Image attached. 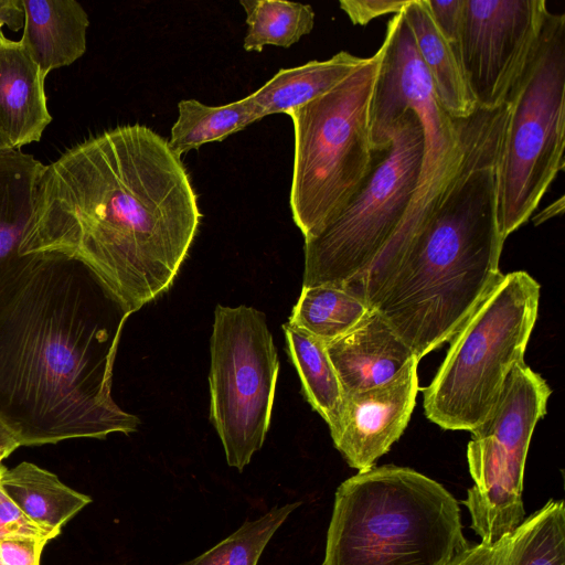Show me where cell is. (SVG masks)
Listing matches in <instances>:
<instances>
[{
    "label": "cell",
    "mask_w": 565,
    "mask_h": 565,
    "mask_svg": "<svg viewBox=\"0 0 565 565\" xmlns=\"http://www.w3.org/2000/svg\"><path fill=\"white\" fill-rule=\"evenodd\" d=\"M201 216L168 139L122 125L43 167L23 248L79 258L130 316L173 284Z\"/></svg>",
    "instance_id": "cell-1"
},
{
    "label": "cell",
    "mask_w": 565,
    "mask_h": 565,
    "mask_svg": "<svg viewBox=\"0 0 565 565\" xmlns=\"http://www.w3.org/2000/svg\"><path fill=\"white\" fill-rule=\"evenodd\" d=\"M128 316L79 258L32 256L0 296V424L20 447L137 429L111 397Z\"/></svg>",
    "instance_id": "cell-2"
},
{
    "label": "cell",
    "mask_w": 565,
    "mask_h": 565,
    "mask_svg": "<svg viewBox=\"0 0 565 565\" xmlns=\"http://www.w3.org/2000/svg\"><path fill=\"white\" fill-rule=\"evenodd\" d=\"M509 105L466 119L461 162L427 217L341 286L375 310L419 361L450 341L503 277L495 166Z\"/></svg>",
    "instance_id": "cell-3"
},
{
    "label": "cell",
    "mask_w": 565,
    "mask_h": 565,
    "mask_svg": "<svg viewBox=\"0 0 565 565\" xmlns=\"http://www.w3.org/2000/svg\"><path fill=\"white\" fill-rule=\"evenodd\" d=\"M468 547L459 502L443 484L384 465L338 487L322 565H448Z\"/></svg>",
    "instance_id": "cell-4"
},
{
    "label": "cell",
    "mask_w": 565,
    "mask_h": 565,
    "mask_svg": "<svg viewBox=\"0 0 565 565\" xmlns=\"http://www.w3.org/2000/svg\"><path fill=\"white\" fill-rule=\"evenodd\" d=\"M381 56L379 49L331 90L288 113L294 125L290 209L305 238L350 202L377 161L370 110Z\"/></svg>",
    "instance_id": "cell-5"
},
{
    "label": "cell",
    "mask_w": 565,
    "mask_h": 565,
    "mask_svg": "<svg viewBox=\"0 0 565 565\" xmlns=\"http://www.w3.org/2000/svg\"><path fill=\"white\" fill-rule=\"evenodd\" d=\"M540 284L526 271L503 275L482 298L451 344L435 377L422 388L427 419L446 430H473L494 407L504 381L535 326Z\"/></svg>",
    "instance_id": "cell-6"
},
{
    "label": "cell",
    "mask_w": 565,
    "mask_h": 565,
    "mask_svg": "<svg viewBox=\"0 0 565 565\" xmlns=\"http://www.w3.org/2000/svg\"><path fill=\"white\" fill-rule=\"evenodd\" d=\"M507 103L495 166L497 224L504 242L531 218L565 167V14L548 13Z\"/></svg>",
    "instance_id": "cell-7"
},
{
    "label": "cell",
    "mask_w": 565,
    "mask_h": 565,
    "mask_svg": "<svg viewBox=\"0 0 565 565\" xmlns=\"http://www.w3.org/2000/svg\"><path fill=\"white\" fill-rule=\"evenodd\" d=\"M425 138L408 111L391 131L369 178L323 227L305 238L302 287L343 286L361 276L394 235L419 185Z\"/></svg>",
    "instance_id": "cell-8"
},
{
    "label": "cell",
    "mask_w": 565,
    "mask_h": 565,
    "mask_svg": "<svg viewBox=\"0 0 565 565\" xmlns=\"http://www.w3.org/2000/svg\"><path fill=\"white\" fill-rule=\"evenodd\" d=\"M552 390L525 362L514 365L487 418L471 430L467 461L473 486L462 503L482 543H494L524 520L523 477L534 428Z\"/></svg>",
    "instance_id": "cell-9"
},
{
    "label": "cell",
    "mask_w": 565,
    "mask_h": 565,
    "mask_svg": "<svg viewBox=\"0 0 565 565\" xmlns=\"http://www.w3.org/2000/svg\"><path fill=\"white\" fill-rule=\"evenodd\" d=\"M210 349V419L228 466L243 471L266 438L279 372L265 315L217 305Z\"/></svg>",
    "instance_id": "cell-10"
},
{
    "label": "cell",
    "mask_w": 565,
    "mask_h": 565,
    "mask_svg": "<svg viewBox=\"0 0 565 565\" xmlns=\"http://www.w3.org/2000/svg\"><path fill=\"white\" fill-rule=\"evenodd\" d=\"M381 62L371 103V139L384 152L399 118L413 111L425 138V159L417 191H427L460 149V119L441 107L431 78L419 56L403 10L387 22Z\"/></svg>",
    "instance_id": "cell-11"
},
{
    "label": "cell",
    "mask_w": 565,
    "mask_h": 565,
    "mask_svg": "<svg viewBox=\"0 0 565 565\" xmlns=\"http://www.w3.org/2000/svg\"><path fill=\"white\" fill-rule=\"evenodd\" d=\"M545 0H463L457 44L478 108L504 105L539 45Z\"/></svg>",
    "instance_id": "cell-12"
},
{
    "label": "cell",
    "mask_w": 565,
    "mask_h": 565,
    "mask_svg": "<svg viewBox=\"0 0 565 565\" xmlns=\"http://www.w3.org/2000/svg\"><path fill=\"white\" fill-rule=\"evenodd\" d=\"M418 360L413 358L391 381L344 395L334 447L358 472L375 467L406 429L419 391Z\"/></svg>",
    "instance_id": "cell-13"
},
{
    "label": "cell",
    "mask_w": 565,
    "mask_h": 565,
    "mask_svg": "<svg viewBox=\"0 0 565 565\" xmlns=\"http://www.w3.org/2000/svg\"><path fill=\"white\" fill-rule=\"evenodd\" d=\"M326 344L344 395L391 381L415 358L409 347L373 309L351 331Z\"/></svg>",
    "instance_id": "cell-14"
},
{
    "label": "cell",
    "mask_w": 565,
    "mask_h": 565,
    "mask_svg": "<svg viewBox=\"0 0 565 565\" xmlns=\"http://www.w3.org/2000/svg\"><path fill=\"white\" fill-rule=\"evenodd\" d=\"M44 82L20 40L0 29V134L12 149L40 141L52 121Z\"/></svg>",
    "instance_id": "cell-15"
},
{
    "label": "cell",
    "mask_w": 565,
    "mask_h": 565,
    "mask_svg": "<svg viewBox=\"0 0 565 565\" xmlns=\"http://www.w3.org/2000/svg\"><path fill=\"white\" fill-rule=\"evenodd\" d=\"M43 167L21 149L0 152V296L34 255L23 245Z\"/></svg>",
    "instance_id": "cell-16"
},
{
    "label": "cell",
    "mask_w": 565,
    "mask_h": 565,
    "mask_svg": "<svg viewBox=\"0 0 565 565\" xmlns=\"http://www.w3.org/2000/svg\"><path fill=\"white\" fill-rule=\"evenodd\" d=\"M20 40L41 75L68 66L86 52L88 14L75 0H22Z\"/></svg>",
    "instance_id": "cell-17"
},
{
    "label": "cell",
    "mask_w": 565,
    "mask_h": 565,
    "mask_svg": "<svg viewBox=\"0 0 565 565\" xmlns=\"http://www.w3.org/2000/svg\"><path fill=\"white\" fill-rule=\"evenodd\" d=\"M403 13L441 107L454 119L469 117L478 107L468 87L458 50L438 29L428 0H411Z\"/></svg>",
    "instance_id": "cell-18"
},
{
    "label": "cell",
    "mask_w": 565,
    "mask_h": 565,
    "mask_svg": "<svg viewBox=\"0 0 565 565\" xmlns=\"http://www.w3.org/2000/svg\"><path fill=\"white\" fill-rule=\"evenodd\" d=\"M0 487L30 519L57 533L92 502L90 497L66 486L55 473L29 461L12 468L0 463Z\"/></svg>",
    "instance_id": "cell-19"
},
{
    "label": "cell",
    "mask_w": 565,
    "mask_h": 565,
    "mask_svg": "<svg viewBox=\"0 0 565 565\" xmlns=\"http://www.w3.org/2000/svg\"><path fill=\"white\" fill-rule=\"evenodd\" d=\"M364 58L341 51L324 61L281 68L250 97L262 117L287 114L331 90Z\"/></svg>",
    "instance_id": "cell-20"
},
{
    "label": "cell",
    "mask_w": 565,
    "mask_h": 565,
    "mask_svg": "<svg viewBox=\"0 0 565 565\" xmlns=\"http://www.w3.org/2000/svg\"><path fill=\"white\" fill-rule=\"evenodd\" d=\"M289 356L311 407L332 430L339 423L344 392L324 341L289 323L282 327Z\"/></svg>",
    "instance_id": "cell-21"
},
{
    "label": "cell",
    "mask_w": 565,
    "mask_h": 565,
    "mask_svg": "<svg viewBox=\"0 0 565 565\" xmlns=\"http://www.w3.org/2000/svg\"><path fill=\"white\" fill-rule=\"evenodd\" d=\"M178 111L168 140L169 148L178 157L202 145L222 141L263 118L250 95L221 106L182 99Z\"/></svg>",
    "instance_id": "cell-22"
},
{
    "label": "cell",
    "mask_w": 565,
    "mask_h": 565,
    "mask_svg": "<svg viewBox=\"0 0 565 565\" xmlns=\"http://www.w3.org/2000/svg\"><path fill=\"white\" fill-rule=\"evenodd\" d=\"M370 310L341 286L302 287L288 323L328 343L351 331Z\"/></svg>",
    "instance_id": "cell-23"
},
{
    "label": "cell",
    "mask_w": 565,
    "mask_h": 565,
    "mask_svg": "<svg viewBox=\"0 0 565 565\" xmlns=\"http://www.w3.org/2000/svg\"><path fill=\"white\" fill-rule=\"evenodd\" d=\"M246 14L247 32L243 47L262 52L266 45L290 47L315 25L311 6L282 0H241Z\"/></svg>",
    "instance_id": "cell-24"
},
{
    "label": "cell",
    "mask_w": 565,
    "mask_h": 565,
    "mask_svg": "<svg viewBox=\"0 0 565 565\" xmlns=\"http://www.w3.org/2000/svg\"><path fill=\"white\" fill-rule=\"evenodd\" d=\"M504 565H565V509L550 500L509 535Z\"/></svg>",
    "instance_id": "cell-25"
},
{
    "label": "cell",
    "mask_w": 565,
    "mask_h": 565,
    "mask_svg": "<svg viewBox=\"0 0 565 565\" xmlns=\"http://www.w3.org/2000/svg\"><path fill=\"white\" fill-rule=\"evenodd\" d=\"M300 502L274 507L260 518L244 522L230 536L178 565H257L266 545Z\"/></svg>",
    "instance_id": "cell-26"
},
{
    "label": "cell",
    "mask_w": 565,
    "mask_h": 565,
    "mask_svg": "<svg viewBox=\"0 0 565 565\" xmlns=\"http://www.w3.org/2000/svg\"><path fill=\"white\" fill-rule=\"evenodd\" d=\"M58 534L30 519L0 487V540L30 539L47 544Z\"/></svg>",
    "instance_id": "cell-27"
},
{
    "label": "cell",
    "mask_w": 565,
    "mask_h": 565,
    "mask_svg": "<svg viewBox=\"0 0 565 565\" xmlns=\"http://www.w3.org/2000/svg\"><path fill=\"white\" fill-rule=\"evenodd\" d=\"M409 1L411 0H341L339 4L353 24L365 25L377 17L401 12Z\"/></svg>",
    "instance_id": "cell-28"
},
{
    "label": "cell",
    "mask_w": 565,
    "mask_h": 565,
    "mask_svg": "<svg viewBox=\"0 0 565 565\" xmlns=\"http://www.w3.org/2000/svg\"><path fill=\"white\" fill-rule=\"evenodd\" d=\"M428 7L443 35L457 49L463 0H428Z\"/></svg>",
    "instance_id": "cell-29"
},
{
    "label": "cell",
    "mask_w": 565,
    "mask_h": 565,
    "mask_svg": "<svg viewBox=\"0 0 565 565\" xmlns=\"http://www.w3.org/2000/svg\"><path fill=\"white\" fill-rule=\"evenodd\" d=\"M45 545L30 539L0 540V565H40Z\"/></svg>",
    "instance_id": "cell-30"
},
{
    "label": "cell",
    "mask_w": 565,
    "mask_h": 565,
    "mask_svg": "<svg viewBox=\"0 0 565 565\" xmlns=\"http://www.w3.org/2000/svg\"><path fill=\"white\" fill-rule=\"evenodd\" d=\"M509 535L494 543L469 546L459 553L448 565H504Z\"/></svg>",
    "instance_id": "cell-31"
},
{
    "label": "cell",
    "mask_w": 565,
    "mask_h": 565,
    "mask_svg": "<svg viewBox=\"0 0 565 565\" xmlns=\"http://www.w3.org/2000/svg\"><path fill=\"white\" fill-rule=\"evenodd\" d=\"M3 25L13 32L23 29L24 11L22 0H0V29Z\"/></svg>",
    "instance_id": "cell-32"
},
{
    "label": "cell",
    "mask_w": 565,
    "mask_h": 565,
    "mask_svg": "<svg viewBox=\"0 0 565 565\" xmlns=\"http://www.w3.org/2000/svg\"><path fill=\"white\" fill-rule=\"evenodd\" d=\"M564 211V196H561L557 201L545 207L542 212L536 214L532 221L534 225H540L547 220L562 214Z\"/></svg>",
    "instance_id": "cell-33"
},
{
    "label": "cell",
    "mask_w": 565,
    "mask_h": 565,
    "mask_svg": "<svg viewBox=\"0 0 565 565\" xmlns=\"http://www.w3.org/2000/svg\"><path fill=\"white\" fill-rule=\"evenodd\" d=\"M11 146L8 143V141L2 137L0 134V152L11 150Z\"/></svg>",
    "instance_id": "cell-34"
}]
</instances>
